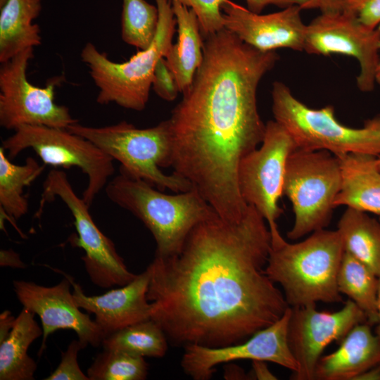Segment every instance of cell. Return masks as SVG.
I'll use <instances>...</instances> for the list:
<instances>
[{
  "label": "cell",
  "instance_id": "cell-27",
  "mask_svg": "<svg viewBox=\"0 0 380 380\" xmlns=\"http://www.w3.org/2000/svg\"><path fill=\"white\" fill-rule=\"evenodd\" d=\"M105 350L127 353L141 357H163L167 350V336L152 319L140 322L106 336Z\"/></svg>",
  "mask_w": 380,
  "mask_h": 380
},
{
  "label": "cell",
  "instance_id": "cell-21",
  "mask_svg": "<svg viewBox=\"0 0 380 380\" xmlns=\"http://www.w3.org/2000/svg\"><path fill=\"white\" fill-rule=\"evenodd\" d=\"M172 8L178 36L165 58L183 94L190 88L202 63L203 36L198 17L192 9L175 0L172 1Z\"/></svg>",
  "mask_w": 380,
  "mask_h": 380
},
{
  "label": "cell",
  "instance_id": "cell-7",
  "mask_svg": "<svg viewBox=\"0 0 380 380\" xmlns=\"http://www.w3.org/2000/svg\"><path fill=\"white\" fill-rule=\"evenodd\" d=\"M272 99L274 120L287 130L296 148L325 150L336 157L348 153L380 156V113L362 127L354 128L336 120L332 106L311 108L281 82L273 83Z\"/></svg>",
  "mask_w": 380,
  "mask_h": 380
},
{
  "label": "cell",
  "instance_id": "cell-18",
  "mask_svg": "<svg viewBox=\"0 0 380 380\" xmlns=\"http://www.w3.org/2000/svg\"><path fill=\"white\" fill-rule=\"evenodd\" d=\"M73 287L76 305L95 315L94 321L105 337L118 330L151 319L152 305L147 292L150 279L148 268L129 283L99 295L84 294L80 284L68 275Z\"/></svg>",
  "mask_w": 380,
  "mask_h": 380
},
{
  "label": "cell",
  "instance_id": "cell-4",
  "mask_svg": "<svg viewBox=\"0 0 380 380\" xmlns=\"http://www.w3.org/2000/svg\"><path fill=\"white\" fill-rule=\"evenodd\" d=\"M107 197L139 219L156 243L155 255L178 253L200 222L217 213L195 189L163 194L148 182L120 172L105 187Z\"/></svg>",
  "mask_w": 380,
  "mask_h": 380
},
{
  "label": "cell",
  "instance_id": "cell-25",
  "mask_svg": "<svg viewBox=\"0 0 380 380\" xmlns=\"http://www.w3.org/2000/svg\"><path fill=\"white\" fill-rule=\"evenodd\" d=\"M32 157L26 158L23 165L12 163L0 147V209L6 217L18 220L28 211V201L23 194L24 188L31 184L44 171Z\"/></svg>",
  "mask_w": 380,
  "mask_h": 380
},
{
  "label": "cell",
  "instance_id": "cell-40",
  "mask_svg": "<svg viewBox=\"0 0 380 380\" xmlns=\"http://www.w3.org/2000/svg\"><path fill=\"white\" fill-rule=\"evenodd\" d=\"M355 380H380V363L362 372Z\"/></svg>",
  "mask_w": 380,
  "mask_h": 380
},
{
  "label": "cell",
  "instance_id": "cell-36",
  "mask_svg": "<svg viewBox=\"0 0 380 380\" xmlns=\"http://www.w3.org/2000/svg\"><path fill=\"white\" fill-rule=\"evenodd\" d=\"M0 265L17 268H25V264L21 260L18 253L13 250H1Z\"/></svg>",
  "mask_w": 380,
  "mask_h": 380
},
{
  "label": "cell",
  "instance_id": "cell-44",
  "mask_svg": "<svg viewBox=\"0 0 380 380\" xmlns=\"http://www.w3.org/2000/svg\"><path fill=\"white\" fill-rule=\"evenodd\" d=\"M379 221H380V217H379Z\"/></svg>",
  "mask_w": 380,
  "mask_h": 380
},
{
  "label": "cell",
  "instance_id": "cell-11",
  "mask_svg": "<svg viewBox=\"0 0 380 380\" xmlns=\"http://www.w3.org/2000/svg\"><path fill=\"white\" fill-rule=\"evenodd\" d=\"M33 58L34 48H28L1 63L0 125L9 130L23 125L67 129L77 120L68 107L55 102L56 89L65 77H52L42 87L33 85L27 77Z\"/></svg>",
  "mask_w": 380,
  "mask_h": 380
},
{
  "label": "cell",
  "instance_id": "cell-10",
  "mask_svg": "<svg viewBox=\"0 0 380 380\" xmlns=\"http://www.w3.org/2000/svg\"><path fill=\"white\" fill-rule=\"evenodd\" d=\"M296 148L287 130L276 120H270L265 124L260 146L244 156L238 167L239 193L245 203L255 208L267 223L272 247L286 241L277 224L283 213L278 201L284 195L287 160Z\"/></svg>",
  "mask_w": 380,
  "mask_h": 380
},
{
  "label": "cell",
  "instance_id": "cell-24",
  "mask_svg": "<svg viewBox=\"0 0 380 380\" xmlns=\"http://www.w3.org/2000/svg\"><path fill=\"white\" fill-rule=\"evenodd\" d=\"M344 251L380 276V221L347 208L337 224Z\"/></svg>",
  "mask_w": 380,
  "mask_h": 380
},
{
  "label": "cell",
  "instance_id": "cell-39",
  "mask_svg": "<svg viewBox=\"0 0 380 380\" xmlns=\"http://www.w3.org/2000/svg\"><path fill=\"white\" fill-rule=\"evenodd\" d=\"M369 0H340L341 11L357 14L362 6Z\"/></svg>",
  "mask_w": 380,
  "mask_h": 380
},
{
  "label": "cell",
  "instance_id": "cell-41",
  "mask_svg": "<svg viewBox=\"0 0 380 380\" xmlns=\"http://www.w3.org/2000/svg\"><path fill=\"white\" fill-rule=\"evenodd\" d=\"M379 290H378V297H377V310H378V327L376 334L380 337V276L379 277Z\"/></svg>",
  "mask_w": 380,
  "mask_h": 380
},
{
  "label": "cell",
  "instance_id": "cell-17",
  "mask_svg": "<svg viewBox=\"0 0 380 380\" xmlns=\"http://www.w3.org/2000/svg\"><path fill=\"white\" fill-rule=\"evenodd\" d=\"M221 9L224 28L259 51L304 49L306 25L302 21V8L299 5L272 13L260 14L229 1Z\"/></svg>",
  "mask_w": 380,
  "mask_h": 380
},
{
  "label": "cell",
  "instance_id": "cell-6",
  "mask_svg": "<svg viewBox=\"0 0 380 380\" xmlns=\"http://www.w3.org/2000/svg\"><path fill=\"white\" fill-rule=\"evenodd\" d=\"M84 137L120 163V172L144 180L158 190L174 192L193 189L179 175H165L160 167H171L172 135L167 120L152 127L140 129L126 121L104 127L78 124L67 128Z\"/></svg>",
  "mask_w": 380,
  "mask_h": 380
},
{
  "label": "cell",
  "instance_id": "cell-29",
  "mask_svg": "<svg viewBox=\"0 0 380 380\" xmlns=\"http://www.w3.org/2000/svg\"><path fill=\"white\" fill-rule=\"evenodd\" d=\"M147 374L143 357L105 349L87 369L89 380H144Z\"/></svg>",
  "mask_w": 380,
  "mask_h": 380
},
{
  "label": "cell",
  "instance_id": "cell-28",
  "mask_svg": "<svg viewBox=\"0 0 380 380\" xmlns=\"http://www.w3.org/2000/svg\"><path fill=\"white\" fill-rule=\"evenodd\" d=\"M159 13L157 6L145 0H122L121 37L138 50L148 49L157 32Z\"/></svg>",
  "mask_w": 380,
  "mask_h": 380
},
{
  "label": "cell",
  "instance_id": "cell-26",
  "mask_svg": "<svg viewBox=\"0 0 380 380\" xmlns=\"http://www.w3.org/2000/svg\"><path fill=\"white\" fill-rule=\"evenodd\" d=\"M379 283V277L371 269L344 252L337 277L338 291L363 311L370 325L378 322Z\"/></svg>",
  "mask_w": 380,
  "mask_h": 380
},
{
  "label": "cell",
  "instance_id": "cell-33",
  "mask_svg": "<svg viewBox=\"0 0 380 380\" xmlns=\"http://www.w3.org/2000/svg\"><path fill=\"white\" fill-rule=\"evenodd\" d=\"M361 23L370 28L380 25V0H369L357 13Z\"/></svg>",
  "mask_w": 380,
  "mask_h": 380
},
{
  "label": "cell",
  "instance_id": "cell-32",
  "mask_svg": "<svg viewBox=\"0 0 380 380\" xmlns=\"http://www.w3.org/2000/svg\"><path fill=\"white\" fill-rule=\"evenodd\" d=\"M152 89L160 98L167 101H174L180 92L176 78L164 57L156 65Z\"/></svg>",
  "mask_w": 380,
  "mask_h": 380
},
{
  "label": "cell",
  "instance_id": "cell-37",
  "mask_svg": "<svg viewBox=\"0 0 380 380\" xmlns=\"http://www.w3.org/2000/svg\"><path fill=\"white\" fill-rule=\"evenodd\" d=\"M15 317L9 310H4L0 315V343L5 340L12 330Z\"/></svg>",
  "mask_w": 380,
  "mask_h": 380
},
{
  "label": "cell",
  "instance_id": "cell-3",
  "mask_svg": "<svg viewBox=\"0 0 380 380\" xmlns=\"http://www.w3.org/2000/svg\"><path fill=\"white\" fill-rule=\"evenodd\" d=\"M344 252L337 230L319 229L302 241L271 247L265 273L281 286L289 307L340 303L337 277Z\"/></svg>",
  "mask_w": 380,
  "mask_h": 380
},
{
  "label": "cell",
  "instance_id": "cell-5",
  "mask_svg": "<svg viewBox=\"0 0 380 380\" xmlns=\"http://www.w3.org/2000/svg\"><path fill=\"white\" fill-rule=\"evenodd\" d=\"M159 13L157 32L151 46L138 50L127 61H111L95 45L87 42L80 53L81 61L99 89L96 102L114 103L136 111L143 110L148 101L156 65L172 45L176 19L171 0H155Z\"/></svg>",
  "mask_w": 380,
  "mask_h": 380
},
{
  "label": "cell",
  "instance_id": "cell-8",
  "mask_svg": "<svg viewBox=\"0 0 380 380\" xmlns=\"http://www.w3.org/2000/svg\"><path fill=\"white\" fill-rule=\"evenodd\" d=\"M341 186L338 158L325 150L296 148L289 156L284 195L289 199L294 222L287 237L297 240L329 224Z\"/></svg>",
  "mask_w": 380,
  "mask_h": 380
},
{
  "label": "cell",
  "instance_id": "cell-43",
  "mask_svg": "<svg viewBox=\"0 0 380 380\" xmlns=\"http://www.w3.org/2000/svg\"><path fill=\"white\" fill-rule=\"evenodd\" d=\"M377 166L380 170V156L377 157Z\"/></svg>",
  "mask_w": 380,
  "mask_h": 380
},
{
  "label": "cell",
  "instance_id": "cell-23",
  "mask_svg": "<svg viewBox=\"0 0 380 380\" xmlns=\"http://www.w3.org/2000/svg\"><path fill=\"white\" fill-rule=\"evenodd\" d=\"M35 314L23 308L8 337L0 343V379L33 380L37 366L28 355L32 343L43 334Z\"/></svg>",
  "mask_w": 380,
  "mask_h": 380
},
{
  "label": "cell",
  "instance_id": "cell-31",
  "mask_svg": "<svg viewBox=\"0 0 380 380\" xmlns=\"http://www.w3.org/2000/svg\"><path fill=\"white\" fill-rule=\"evenodd\" d=\"M86 347L78 340L72 341L62 353L61 360L56 369L44 380H89L80 369L77 362L78 352Z\"/></svg>",
  "mask_w": 380,
  "mask_h": 380
},
{
  "label": "cell",
  "instance_id": "cell-42",
  "mask_svg": "<svg viewBox=\"0 0 380 380\" xmlns=\"http://www.w3.org/2000/svg\"><path fill=\"white\" fill-rule=\"evenodd\" d=\"M375 80L377 84H380V58L376 68Z\"/></svg>",
  "mask_w": 380,
  "mask_h": 380
},
{
  "label": "cell",
  "instance_id": "cell-30",
  "mask_svg": "<svg viewBox=\"0 0 380 380\" xmlns=\"http://www.w3.org/2000/svg\"><path fill=\"white\" fill-rule=\"evenodd\" d=\"M173 1V0H171ZM196 14L203 38L224 28L222 6L230 0H175Z\"/></svg>",
  "mask_w": 380,
  "mask_h": 380
},
{
  "label": "cell",
  "instance_id": "cell-35",
  "mask_svg": "<svg viewBox=\"0 0 380 380\" xmlns=\"http://www.w3.org/2000/svg\"><path fill=\"white\" fill-rule=\"evenodd\" d=\"M340 0H307L300 8L303 9H319L322 13L341 11Z\"/></svg>",
  "mask_w": 380,
  "mask_h": 380
},
{
  "label": "cell",
  "instance_id": "cell-12",
  "mask_svg": "<svg viewBox=\"0 0 380 380\" xmlns=\"http://www.w3.org/2000/svg\"><path fill=\"white\" fill-rule=\"evenodd\" d=\"M56 197L66 205L74 218L77 236L71 239V243L84 251L81 259L91 282L108 289L132 281L137 274L129 271L114 243L95 224L89 206L75 194L67 175L62 170H52L43 184L39 211Z\"/></svg>",
  "mask_w": 380,
  "mask_h": 380
},
{
  "label": "cell",
  "instance_id": "cell-2",
  "mask_svg": "<svg viewBox=\"0 0 380 380\" xmlns=\"http://www.w3.org/2000/svg\"><path fill=\"white\" fill-rule=\"evenodd\" d=\"M279 58L275 51H259L226 28L208 36L192 84L168 119L173 172L227 220H239L248 210L238 167L263 140L257 89Z\"/></svg>",
  "mask_w": 380,
  "mask_h": 380
},
{
  "label": "cell",
  "instance_id": "cell-15",
  "mask_svg": "<svg viewBox=\"0 0 380 380\" xmlns=\"http://www.w3.org/2000/svg\"><path fill=\"white\" fill-rule=\"evenodd\" d=\"M291 313L289 307L278 320L241 343L217 348L185 346L181 360L184 372L195 380H208L222 363L250 360L272 362L296 372L298 365L287 338Z\"/></svg>",
  "mask_w": 380,
  "mask_h": 380
},
{
  "label": "cell",
  "instance_id": "cell-20",
  "mask_svg": "<svg viewBox=\"0 0 380 380\" xmlns=\"http://www.w3.org/2000/svg\"><path fill=\"white\" fill-rule=\"evenodd\" d=\"M341 171V186L334 207L345 205L380 215V170L377 157L348 153L337 157Z\"/></svg>",
  "mask_w": 380,
  "mask_h": 380
},
{
  "label": "cell",
  "instance_id": "cell-22",
  "mask_svg": "<svg viewBox=\"0 0 380 380\" xmlns=\"http://www.w3.org/2000/svg\"><path fill=\"white\" fill-rule=\"evenodd\" d=\"M42 0H0V63L42 44L39 26L33 23Z\"/></svg>",
  "mask_w": 380,
  "mask_h": 380
},
{
  "label": "cell",
  "instance_id": "cell-14",
  "mask_svg": "<svg viewBox=\"0 0 380 380\" xmlns=\"http://www.w3.org/2000/svg\"><path fill=\"white\" fill-rule=\"evenodd\" d=\"M364 322L367 323L365 313L350 299L332 312L317 310L316 304L291 308L287 338L298 365L291 379L315 380L325 348L334 341H341L353 327Z\"/></svg>",
  "mask_w": 380,
  "mask_h": 380
},
{
  "label": "cell",
  "instance_id": "cell-13",
  "mask_svg": "<svg viewBox=\"0 0 380 380\" xmlns=\"http://www.w3.org/2000/svg\"><path fill=\"white\" fill-rule=\"evenodd\" d=\"M304 51L309 54H343L355 58L360 65L358 89H374L380 55V25L370 28L357 14L345 11L322 13L306 25Z\"/></svg>",
  "mask_w": 380,
  "mask_h": 380
},
{
  "label": "cell",
  "instance_id": "cell-34",
  "mask_svg": "<svg viewBox=\"0 0 380 380\" xmlns=\"http://www.w3.org/2000/svg\"><path fill=\"white\" fill-rule=\"evenodd\" d=\"M307 0H246L247 8L255 13H260L268 5L285 8L293 5H303Z\"/></svg>",
  "mask_w": 380,
  "mask_h": 380
},
{
  "label": "cell",
  "instance_id": "cell-9",
  "mask_svg": "<svg viewBox=\"0 0 380 380\" xmlns=\"http://www.w3.org/2000/svg\"><path fill=\"white\" fill-rule=\"evenodd\" d=\"M2 141L9 159L27 148L32 149L44 165L79 167L88 179L82 194L90 207L96 195L108 184L115 169L113 159L91 141L65 128L23 125Z\"/></svg>",
  "mask_w": 380,
  "mask_h": 380
},
{
  "label": "cell",
  "instance_id": "cell-38",
  "mask_svg": "<svg viewBox=\"0 0 380 380\" xmlns=\"http://www.w3.org/2000/svg\"><path fill=\"white\" fill-rule=\"evenodd\" d=\"M253 374L257 379H277V378L270 372L265 361H252Z\"/></svg>",
  "mask_w": 380,
  "mask_h": 380
},
{
  "label": "cell",
  "instance_id": "cell-19",
  "mask_svg": "<svg viewBox=\"0 0 380 380\" xmlns=\"http://www.w3.org/2000/svg\"><path fill=\"white\" fill-rule=\"evenodd\" d=\"M367 322L353 327L338 348L321 357L315 379L355 380L370 367L380 363V337Z\"/></svg>",
  "mask_w": 380,
  "mask_h": 380
},
{
  "label": "cell",
  "instance_id": "cell-1",
  "mask_svg": "<svg viewBox=\"0 0 380 380\" xmlns=\"http://www.w3.org/2000/svg\"><path fill=\"white\" fill-rule=\"evenodd\" d=\"M272 247L255 208L229 221L215 213L198 223L181 250L148 266L151 319L174 343L217 348L241 343L289 307L265 273Z\"/></svg>",
  "mask_w": 380,
  "mask_h": 380
},
{
  "label": "cell",
  "instance_id": "cell-16",
  "mask_svg": "<svg viewBox=\"0 0 380 380\" xmlns=\"http://www.w3.org/2000/svg\"><path fill=\"white\" fill-rule=\"evenodd\" d=\"M14 292L23 308L38 315L42 325V341L39 355L46 347L48 336L58 329H71L87 347H97L105 335L94 320L82 312L70 291L68 275L58 284L44 286L34 282L14 280Z\"/></svg>",
  "mask_w": 380,
  "mask_h": 380
}]
</instances>
